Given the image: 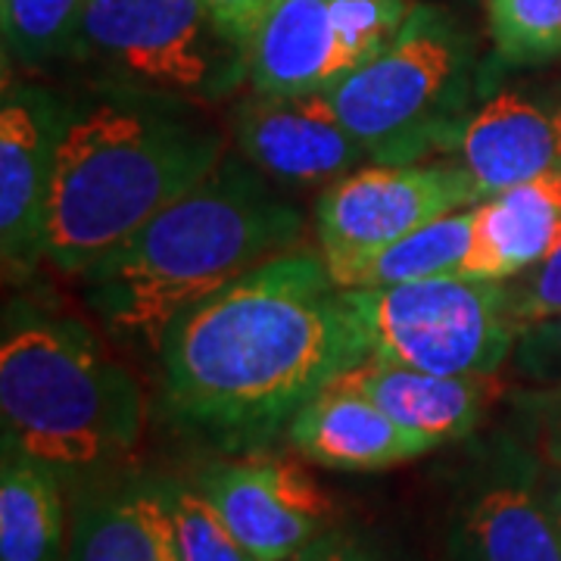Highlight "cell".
<instances>
[{
  "label": "cell",
  "mask_w": 561,
  "mask_h": 561,
  "mask_svg": "<svg viewBox=\"0 0 561 561\" xmlns=\"http://www.w3.org/2000/svg\"><path fill=\"white\" fill-rule=\"evenodd\" d=\"M368 359L346 290L312 247L194 302L160 343L172 415L234 453L275 440L316 393Z\"/></svg>",
  "instance_id": "obj_1"
},
{
  "label": "cell",
  "mask_w": 561,
  "mask_h": 561,
  "mask_svg": "<svg viewBox=\"0 0 561 561\" xmlns=\"http://www.w3.org/2000/svg\"><path fill=\"white\" fill-rule=\"evenodd\" d=\"M297 206L256 165L225 160L76 278L88 309L128 343L160 350L169 324L262 262L302 247Z\"/></svg>",
  "instance_id": "obj_2"
},
{
  "label": "cell",
  "mask_w": 561,
  "mask_h": 561,
  "mask_svg": "<svg viewBox=\"0 0 561 561\" xmlns=\"http://www.w3.org/2000/svg\"><path fill=\"white\" fill-rule=\"evenodd\" d=\"M221 160V131L165 106L110 101L69 116L50 184L44 262L79 275Z\"/></svg>",
  "instance_id": "obj_3"
},
{
  "label": "cell",
  "mask_w": 561,
  "mask_h": 561,
  "mask_svg": "<svg viewBox=\"0 0 561 561\" xmlns=\"http://www.w3.org/2000/svg\"><path fill=\"white\" fill-rule=\"evenodd\" d=\"M3 440L66 471H94L135 449L147 424L138 378L76 316L13 300L0 337Z\"/></svg>",
  "instance_id": "obj_4"
},
{
  "label": "cell",
  "mask_w": 561,
  "mask_h": 561,
  "mask_svg": "<svg viewBox=\"0 0 561 561\" xmlns=\"http://www.w3.org/2000/svg\"><path fill=\"white\" fill-rule=\"evenodd\" d=\"M468 50L456 22L437 7L409 10L400 32L353 76L328 91L343 125L375 162H415L453 150L461 122Z\"/></svg>",
  "instance_id": "obj_5"
},
{
  "label": "cell",
  "mask_w": 561,
  "mask_h": 561,
  "mask_svg": "<svg viewBox=\"0 0 561 561\" xmlns=\"http://www.w3.org/2000/svg\"><path fill=\"white\" fill-rule=\"evenodd\" d=\"M371 359L431 375H496L518 328L502 280L459 275L346 290Z\"/></svg>",
  "instance_id": "obj_6"
},
{
  "label": "cell",
  "mask_w": 561,
  "mask_h": 561,
  "mask_svg": "<svg viewBox=\"0 0 561 561\" xmlns=\"http://www.w3.org/2000/svg\"><path fill=\"white\" fill-rule=\"evenodd\" d=\"M76 50L181 101H219L250 79V54L221 35L203 0H84Z\"/></svg>",
  "instance_id": "obj_7"
},
{
  "label": "cell",
  "mask_w": 561,
  "mask_h": 561,
  "mask_svg": "<svg viewBox=\"0 0 561 561\" xmlns=\"http://www.w3.org/2000/svg\"><path fill=\"white\" fill-rule=\"evenodd\" d=\"M461 162H375L324 187L316 238L334 284L421 225L481 203Z\"/></svg>",
  "instance_id": "obj_8"
},
{
  "label": "cell",
  "mask_w": 561,
  "mask_h": 561,
  "mask_svg": "<svg viewBox=\"0 0 561 561\" xmlns=\"http://www.w3.org/2000/svg\"><path fill=\"white\" fill-rule=\"evenodd\" d=\"M405 0H280L250 44L256 94L331 91L400 32Z\"/></svg>",
  "instance_id": "obj_9"
},
{
  "label": "cell",
  "mask_w": 561,
  "mask_h": 561,
  "mask_svg": "<svg viewBox=\"0 0 561 561\" xmlns=\"http://www.w3.org/2000/svg\"><path fill=\"white\" fill-rule=\"evenodd\" d=\"M194 483L256 561H294L331 530L334 502L300 461L278 456L216 461Z\"/></svg>",
  "instance_id": "obj_10"
},
{
  "label": "cell",
  "mask_w": 561,
  "mask_h": 561,
  "mask_svg": "<svg viewBox=\"0 0 561 561\" xmlns=\"http://www.w3.org/2000/svg\"><path fill=\"white\" fill-rule=\"evenodd\" d=\"M241 157L284 187H321L365 165L368 150L343 125L328 91L256 94L234 110Z\"/></svg>",
  "instance_id": "obj_11"
},
{
  "label": "cell",
  "mask_w": 561,
  "mask_h": 561,
  "mask_svg": "<svg viewBox=\"0 0 561 561\" xmlns=\"http://www.w3.org/2000/svg\"><path fill=\"white\" fill-rule=\"evenodd\" d=\"M62 106L41 88L7 84L0 106V253L7 278L44 262Z\"/></svg>",
  "instance_id": "obj_12"
},
{
  "label": "cell",
  "mask_w": 561,
  "mask_h": 561,
  "mask_svg": "<svg viewBox=\"0 0 561 561\" xmlns=\"http://www.w3.org/2000/svg\"><path fill=\"white\" fill-rule=\"evenodd\" d=\"M449 561H561L559 524L527 461L502 459L465 493L449 524Z\"/></svg>",
  "instance_id": "obj_13"
},
{
  "label": "cell",
  "mask_w": 561,
  "mask_h": 561,
  "mask_svg": "<svg viewBox=\"0 0 561 561\" xmlns=\"http://www.w3.org/2000/svg\"><path fill=\"white\" fill-rule=\"evenodd\" d=\"M287 437L302 459L331 471H383L431 453L343 375L302 405Z\"/></svg>",
  "instance_id": "obj_14"
},
{
  "label": "cell",
  "mask_w": 561,
  "mask_h": 561,
  "mask_svg": "<svg viewBox=\"0 0 561 561\" xmlns=\"http://www.w3.org/2000/svg\"><path fill=\"white\" fill-rule=\"evenodd\" d=\"M343 381L371 397L431 449L468 437L496 397V375H431L378 359L356 365Z\"/></svg>",
  "instance_id": "obj_15"
},
{
  "label": "cell",
  "mask_w": 561,
  "mask_h": 561,
  "mask_svg": "<svg viewBox=\"0 0 561 561\" xmlns=\"http://www.w3.org/2000/svg\"><path fill=\"white\" fill-rule=\"evenodd\" d=\"M561 228V165L471 206V247L459 278L512 280L546 256Z\"/></svg>",
  "instance_id": "obj_16"
},
{
  "label": "cell",
  "mask_w": 561,
  "mask_h": 561,
  "mask_svg": "<svg viewBox=\"0 0 561 561\" xmlns=\"http://www.w3.org/2000/svg\"><path fill=\"white\" fill-rule=\"evenodd\" d=\"M453 150L483 197L561 165L552 113L518 91H500L461 122Z\"/></svg>",
  "instance_id": "obj_17"
},
{
  "label": "cell",
  "mask_w": 561,
  "mask_h": 561,
  "mask_svg": "<svg viewBox=\"0 0 561 561\" xmlns=\"http://www.w3.org/2000/svg\"><path fill=\"white\" fill-rule=\"evenodd\" d=\"M66 561H179L165 481L135 478L76 502Z\"/></svg>",
  "instance_id": "obj_18"
},
{
  "label": "cell",
  "mask_w": 561,
  "mask_h": 561,
  "mask_svg": "<svg viewBox=\"0 0 561 561\" xmlns=\"http://www.w3.org/2000/svg\"><path fill=\"white\" fill-rule=\"evenodd\" d=\"M60 471L3 440L0 561H66Z\"/></svg>",
  "instance_id": "obj_19"
},
{
  "label": "cell",
  "mask_w": 561,
  "mask_h": 561,
  "mask_svg": "<svg viewBox=\"0 0 561 561\" xmlns=\"http://www.w3.org/2000/svg\"><path fill=\"white\" fill-rule=\"evenodd\" d=\"M468 247H471V206L427 221L419 231L378 250L375 256L356 265L341 280V287L343 290L390 287V284L459 275L461 262L468 256Z\"/></svg>",
  "instance_id": "obj_20"
},
{
  "label": "cell",
  "mask_w": 561,
  "mask_h": 561,
  "mask_svg": "<svg viewBox=\"0 0 561 561\" xmlns=\"http://www.w3.org/2000/svg\"><path fill=\"white\" fill-rule=\"evenodd\" d=\"M84 0H0L3 54L22 69H41L79 47Z\"/></svg>",
  "instance_id": "obj_21"
},
{
  "label": "cell",
  "mask_w": 561,
  "mask_h": 561,
  "mask_svg": "<svg viewBox=\"0 0 561 561\" xmlns=\"http://www.w3.org/2000/svg\"><path fill=\"white\" fill-rule=\"evenodd\" d=\"M490 32L502 60L537 66L561 57V0H490Z\"/></svg>",
  "instance_id": "obj_22"
},
{
  "label": "cell",
  "mask_w": 561,
  "mask_h": 561,
  "mask_svg": "<svg viewBox=\"0 0 561 561\" xmlns=\"http://www.w3.org/2000/svg\"><path fill=\"white\" fill-rule=\"evenodd\" d=\"M179 561H256L197 483L165 481Z\"/></svg>",
  "instance_id": "obj_23"
},
{
  "label": "cell",
  "mask_w": 561,
  "mask_h": 561,
  "mask_svg": "<svg viewBox=\"0 0 561 561\" xmlns=\"http://www.w3.org/2000/svg\"><path fill=\"white\" fill-rule=\"evenodd\" d=\"M505 312L518 334L537 321L561 316V228L540 262L505 280Z\"/></svg>",
  "instance_id": "obj_24"
},
{
  "label": "cell",
  "mask_w": 561,
  "mask_h": 561,
  "mask_svg": "<svg viewBox=\"0 0 561 561\" xmlns=\"http://www.w3.org/2000/svg\"><path fill=\"white\" fill-rule=\"evenodd\" d=\"M512 356L530 381L561 383V316L524 328Z\"/></svg>",
  "instance_id": "obj_25"
},
{
  "label": "cell",
  "mask_w": 561,
  "mask_h": 561,
  "mask_svg": "<svg viewBox=\"0 0 561 561\" xmlns=\"http://www.w3.org/2000/svg\"><path fill=\"white\" fill-rule=\"evenodd\" d=\"M518 409L534 434L537 453L549 468H561V383L518 397Z\"/></svg>",
  "instance_id": "obj_26"
},
{
  "label": "cell",
  "mask_w": 561,
  "mask_h": 561,
  "mask_svg": "<svg viewBox=\"0 0 561 561\" xmlns=\"http://www.w3.org/2000/svg\"><path fill=\"white\" fill-rule=\"evenodd\" d=\"M280 0H203L206 13L219 25V32L228 41H234L250 54V44L256 38L260 25L268 20V13Z\"/></svg>",
  "instance_id": "obj_27"
},
{
  "label": "cell",
  "mask_w": 561,
  "mask_h": 561,
  "mask_svg": "<svg viewBox=\"0 0 561 561\" xmlns=\"http://www.w3.org/2000/svg\"><path fill=\"white\" fill-rule=\"evenodd\" d=\"M294 561H383L371 546L353 534L328 530L319 540L309 542Z\"/></svg>",
  "instance_id": "obj_28"
},
{
  "label": "cell",
  "mask_w": 561,
  "mask_h": 561,
  "mask_svg": "<svg viewBox=\"0 0 561 561\" xmlns=\"http://www.w3.org/2000/svg\"><path fill=\"white\" fill-rule=\"evenodd\" d=\"M542 483V496L549 502V512H552V518L559 524V534H561V468H552L546 478H540Z\"/></svg>",
  "instance_id": "obj_29"
},
{
  "label": "cell",
  "mask_w": 561,
  "mask_h": 561,
  "mask_svg": "<svg viewBox=\"0 0 561 561\" xmlns=\"http://www.w3.org/2000/svg\"><path fill=\"white\" fill-rule=\"evenodd\" d=\"M552 122H556V138H559V153H561V101L559 106L552 110Z\"/></svg>",
  "instance_id": "obj_30"
}]
</instances>
